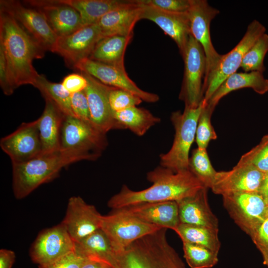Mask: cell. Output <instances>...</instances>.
Returning <instances> with one entry per match:
<instances>
[{"instance_id":"1","label":"cell","mask_w":268,"mask_h":268,"mask_svg":"<svg viewBox=\"0 0 268 268\" xmlns=\"http://www.w3.org/2000/svg\"><path fill=\"white\" fill-rule=\"evenodd\" d=\"M147 179L152 183L150 187L134 191L124 185L109 200L108 206L114 210L141 203L178 201L205 188L189 169L175 172L158 167L147 173Z\"/></svg>"},{"instance_id":"2","label":"cell","mask_w":268,"mask_h":268,"mask_svg":"<svg viewBox=\"0 0 268 268\" xmlns=\"http://www.w3.org/2000/svg\"><path fill=\"white\" fill-rule=\"evenodd\" d=\"M0 46L6 58L13 90L24 84L34 86L39 74L33 66L45 51L8 13L0 10Z\"/></svg>"},{"instance_id":"3","label":"cell","mask_w":268,"mask_h":268,"mask_svg":"<svg viewBox=\"0 0 268 268\" xmlns=\"http://www.w3.org/2000/svg\"><path fill=\"white\" fill-rule=\"evenodd\" d=\"M83 160L91 159L82 152L60 149L41 154L25 162L12 164L15 197L18 200L25 198L41 185L57 177L63 168Z\"/></svg>"},{"instance_id":"4","label":"cell","mask_w":268,"mask_h":268,"mask_svg":"<svg viewBox=\"0 0 268 268\" xmlns=\"http://www.w3.org/2000/svg\"><path fill=\"white\" fill-rule=\"evenodd\" d=\"M161 228L117 253L115 268H185Z\"/></svg>"},{"instance_id":"5","label":"cell","mask_w":268,"mask_h":268,"mask_svg":"<svg viewBox=\"0 0 268 268\" xmlns=\"http://www.w3.org/2000/svg\"><path fill=\"white\" fill-rule=\"evenodd\" d=\"M207 104L203 99L197 107H185L182 113L177 111L172 114L174 139L170 149L160 156L161 166L175 172L189 170L190 150L196 138L199 117Z\"/></svg>"},{"instance_id":"6","label":"cell","mask_w":268,"mask_h":268,"mask_svg":"<svg viewBox=\"0 0 268 268\" xmlns=\"http://www.w3.org/2000/svg\"><path fill=\"white\" fill-rule=\"evenodd\" d=\"M61 149L78 151L87 155L92 161L98 159L105 149L106 134L91 123L65 115L61 129Z\"/></svg>"},{"instance_id":"7","label":"cell","mask_w":268,"mask_h":268,"mask_svg":"<svg viewBox=\"0 0 268 268\" xmlns=\"http://www.w3.org/2000/svg\"><path fill=\"white\" fill-rule=\"evenodd\" d=\"M266 31V27L260 22L254 20L248 25L244 36L236 46L222 55L216 67L203 83V99L206 103H208L224 81L236 72L247 52Z\"/></svg>"},{"instance_id":"8","label":"cell","mask_w":268,"mask_h":268,"mask_svg":"<svg viewBox=\"0 0 268 268\" xmlns=\"http://www.w3.org/2000/svg\"><path fill=\"white\" fill-rule=\"evenodd\" d=\"M181 56L184 72L179 99L184 101L185 107L195 108L203 98L206 61L202 47L191 34Z\"/></svg>"},{"instance_id":"9","label":"cell","mask_w":268,"mask_h":268,"mask_svg":"<svg viewBox=\"0 0 268 268\" xmlns=\"http://www.w3.org/2000/svg\"><path fill=\"white\" fill-rule=\"evenodd\" d=\"M161 228L134 216L114 210L102 216L101 229L108 238L116 253L135 241Z\"/></svg>"},{"instance_id":"10","label":"cell","mask_w":268,"mask_h":268,"mask_svg":"<svg viewBox=\"0 0 268 268\" xmlns=\"http://www.w3.org/2000/svg\"><path fill=\"white\" fill-rule=\"evenodd\" d=\"M219 13V10L210 6L205 0H191L190 7L187 11L191 34L201 45L205 56L203 82L215 69L222 55L214 48L210 31L211 21Z\"/></svg>"},{"instance_id":"11","label":"cell","mask_w":268,"mask_h":268,"mask_svg":"<svg viewBox=\"0 0 268 268\" xmlns=\"http://www.w3.org/2000/svg\"><path fill=\"white\" fill-rule=\"evenodd\" d=\"M231 217L250 236L268 217V205L258 192H245L222 196Z\"/></svg>"},{"instance_id":"12","label":"cell","mask_w":268,"mask_h":268,"mask_svg":"<svg viewBox=\"0 0 268 268\" xmlns=\"http://www.w3.org/2000/svg\"><path fill=\"white\" fill-rule=\"evenodd\" d=\"M0 7L10 14L45 51L53 52L58 37L40 10L16 0H0Z\"/></svg>"},{"instance_id":"13","label":"cell","mask_w":268,"mask_h":268,"mask_svg":"<svg viewBox=\"0 0 268 268\" xmlns=\"http://www.w3.org/2000/svg\"><path fill=\"white\" fill-rule=\"evenodd\" d=\"M74 68L90 75L107 86L129 91L142 101L154 103L159 99L158 95L139 88L129 77L125 67L107 65L87 58L79 62Z\"/></svg>"},{"instance_id":"14","label":"cell","mask_w":268,"mask_h":268,"mask_svg":"<svg viewBox=\"0 0 268 268\" xmlns=\"http://www.w3.org/2000/svg\"><path fill=\"white\" fill-rule=\"evenodd\" d=\"M0 146L12 164L25 162L41 155L38 120L22 123L14 132L1 138Z\"/></svg>"},{"instance_id":"15","label":"cell","mask_w":268,"mask_h":268,"mask_svg":"<svg viewBox=\"0 0 268 268\" xmlns=\"http://www.w3.org/2000/svg\"><path fill=\"white\" fill-rule=\"evenodd\" d=\"M74 250L75 242L61 223L38 234L31 247L30 256L34 263L41 266Z\"/></svg>"},{"instance_id":"16","label":"cell","mask_w":268,"mask_h":268,"mask_svg":"<svg viewBox=\"0 0 268 268\" xmlns=\"http://www.w3.org/2000/svg\"><path fill=\"white\" fill-rule=\"evenodd\" d=\"M102 38L97 23L84 25L68 35L58 37L53 52L61 56L67 65L74 68L79 62L89 58Z\"/></svg>"},{"instance_id":"17","label":"cell","mask_w":268,"mask_h":268,"mask_svg":"<svg viewBox=\"0 0 268 268\" xmlns=\"http://www.w3.org/2000/svg\"><path fill=\"white\" fill-rule=\"evenodd\" d=\"M102 216L94 205L87 204L79 196H73L68 200L61 223L77 243L101 229Z\"/></svg>"},{"instance_id":"18","label":"cell","mask_w":268,"mask_h":268,"mask_svg":"<svg viewBox=\"0 0 268 268\" xmlns=\"http://www.w3.org/2000/svg\"><path fill=\"white\" fill-rule=\"evenodd\" d=\"M265 174L253 166L237 163L230 170L217 172L210 189L222 196L258 192Z\"/></svg>"},{"instance_id":"19","label":"cell","mask_w":268,"mask_h":268,"mask_svg":"<svg viewBox=\"0 0 268 268\" xmlns=\"http://www.w3.org/2000/svg\"><path fill=\"white\" fill-rule=\"evenodd\" d=\"M81 73L87 80V85L84 91L88 102L92 125L105 134L111 130L120 129L109 103V92L111 87L86 73Z\"/></svg>"},{"instance_id":"20","label":"cell","mask_w":268,"mask_h":268,"mask_svg":"<svg viewBox=\"0 0 268 268\" xmlns=\"http://www.w3.org/2000/svg\"><path fill=\"white\" fill-rule=\"evenodd\" d=\"M25 1L23 2L42 12L58 37L68 35L84 26L79 13L74 8L57 0Z\"/></svg>"},{"instance_id":"21","label":"cell","mask_w":268,"mask_h":268,"mask_svg":"<svg viewBox=\"0 0 268 268\" xmlns=\"http://www.w3.org/2000/svg\"><path fill=\"white\" fill-rule=\"evenodd\" d=\"M142 19L150 20L157 25L174 41L181 55L183 54L191 34L187 12H167L143 3Z\"/></svg>"},{"instance_id":"22","label":"cell","mask_w":268,"mask_h":268,"mask_svg":"<svg viewBox=\"0 0 268 268\" xmlns=\"http://www.w3.org/2000/svg\"><path fill=\"white\" fill-rule=\"evenodd\" d=\"M114 210L174 231L180 223L178 205L175 201L141 203Z\"/></svg>"},{"instance_id":"23","label":"cell","mask_w":268,"mask_h":268,"mask_svg":"<svg viewBox=\"0 0 268 268\" xmlns=\"http://www.w3.org/2000/svg\"><path fill=\"white\" fill-rule=\"evenodd\" d=\"M143 7L142 0H128L125 4L104 15L97 23L103 38L133 35L134 27L141 19Z\"/></svg>"},{"instance_id":"24","label":"cell","mask_w":268,"mask_h":268,"mask_svg":"<svg viewBox=\"0 0 268 268\" xmlns=\"http://www.w3.org/2000/svg\"><path fill=\"white\" fill-rule=\"evenodd\" d=\"M206 190L203 188L177 201L180 223L218 229V219L208 203Z\"/></svg>"},{"instance_id":"25","label":"cell","mask_w":268,"mask_h":268,"mask_svg":"<svg viewBox=\"0 0 268 268\" xmlns=\"http://www.w3.org/2000/svg\"><path fill=\"white\" fill-rule=\"evenodd\" d=\"M44 111L38 120L42 153L48 154L61 149V132L65 115L57 106L45 99Z\"/></svg>"},{"instance_id":"26","label":"cell","mask_w":268,"mask_h":268,"mask_svg":"<svg viewBox=\"0 0 268 268\" xmlns=\"http://www.w3.org/2000/svg\"><path fill=\"white\" fill-rule=\"evenodd\" d=\"M251 88L262 95L268 91V79L259 71L235 72L228 77L213 93L207 104L215 108L220 100L230 92Z\"/></svg>"},{"instance_id":"27","label":"cell","mask_w":268,"mask_h":268,"mask_svg":"<svg viewBox=\"0 0 268 268\" xmlns=\"http://www.w3.org/2000/svg\"><path fill=\"white\" fill-rule=\"evenodd\" d=\"M75 251L84 258L98 261L115 268L116 252L101 229L75 243Z\"/></svg>"},{"instance_id":"28","label":"cell","mask_w":268,"mask_h":268,"mask_svg":"<svg viewBox=\"0 0 268 268\" xmlns=\"http://www.w3.org/2000/svg\"><path fill=\"white\" fill-rule=\"evenodd\" d=\"M133 35H112L102 38L96 44L89 59L107 65L124 67L127 47Z\"/></svg>"},{"instance_id":"29","label":"cell","mask_w":268,"mask_h":268,"mask_svg":"<svg viewBox=\"0 0 268 268\" xmlns=\"http://www.w3.org/2000/svg\"><path fill=\"white\" fill-rule=\"evenodd\" d=\"M68 5L79 14L83 25L96 24L106 13L125 3L121 0H57Z\"/></svg>"},{"instance_id":"30","label":"cell","mask_w":268,"mask_h":268,"mask_svg":"<svg viewBox=\"0 0 268 268\" xmlns=\"http://www.w3.org/2000/svg\"><path fill=\"white\" fill-rule=\"evenodd\" d=\"M113 116L120 129H128L138 136L144 135L152 126L160 122L159 118L148 110L136 106L113 112Z\"/></svg>"},{"instance_id":"31","label":"cell","mask_w":268,"mask_h":268,"mask_svg":"<svg viewBox=\"0 0 268 268\" xmlns=\"http://www.w3.org/2000/svg\"><path fill=\"white\" fill-rule=\"evenodd\" d=\"M174 231L182 242L202 246L219 252L220 242L217 228L180 223Z\"/></svg>"},{"instance_id":"32","label":"cell","mask_w":268,"mask_h":268,"mask_svg":"<svg viewBox=\"0 0 268 268\" xmlns=\"http://www.w3.org/2000/svg\"><path fill=\"white\" fill-rule=\"evenodd\" d=\"M33 86L39 89L45 99L54 102L65 115L75 117L71 107V94L61 83L50 81L44 75L39 74Z\"/></svg>"},{"instance_id":"33","label":"cell","mask_w":268,"mask_h":268,"mask_svg":"<svg viewBox=\"0 0 268 268\" xmlns=\"http://www.w3.org/2000/svg\"><path fill=\"white\" fill-rule=\"evenodd\" d=\"M189 169L206 188H211L217 171L213 167L206 149H194L189 159Z\"/></svg>"},{"instance_id":"34","label":"cell","mask_w":268,"mask_h":268,"mask_svg":"<svg viewBox=\"0 0 268 268\" xmlns=\"http://www.w3.org/2000/svg\"><path fill=\"white\" fill-rule=\"evenodd\" d=\"M184 258L191 268H211L218 261V253L199 245L182 242Z\"/></svg>"},{"instance_id":"35","label":"cell","mask_w":268,"mask_h":268,"mask_svg":"<svg viewBox=\"0 0 268 268\" xmlns=\"http://www.w3.org/2000/svg\"><path fill=\"white\" fill-rule=\"evenodd\" d=\"M268 52V34L265 33L247 52L240 67L245 72L259 71L263 73L266 70L264 58Z\"/></svg>"},{"instance_id":"36","label":"cell","mask_w":268,"mask_h":268,"mask_svg":"<svg viewBox=\"0 0 268 268\" xmlns=\"http://www.w3.org/2000/svg\"><path fill=\"white\" fill-rule=\"evenodd\" d=\"M214 109L207 104L200 114L196 133V141L198 148L206 149L210 141L217 138L211 123V116Z\"/></svg>"},{"instance_id":"37","label":"cell","mask_w":268,"mask_h":268,"mask_svg":"<svg viewBox=\"0 0 268 268\" xmlns=\"http://www.w3.org/2000/svg\"><path fill=\"white\" fill-rule=\"evenodd\" d=\"M239 163L254 167L266 173L268 172V134L264 136L259 143L243 154Z\"/></svg>"},{"instance_id":"38","label":"cell","mask_w":268,"mask_h":268,"mask_svg":"<svg viewBox=\"0 0 268 268\" xmlns=\"http://www.w3.org/2000/svg\"><path fill=\"white\" fill-rule=\"evenodd\" d=\"M109 101L113 112L136 106L143 101L140 98L129 91L113 87H111L109 92Z\"/></svg>"},{"instance_id":"39","label":"cell","mask_w":268,"mask_h":268,"mask_svg":"<svg viewBox=\"0 0 268 268\" xmlns=\"http://www.w3.org/2000/svg\"><path fill=\"white\" fill-rule=\"evenodd\" d=\"M144 4L174 13H186L189 9L191 0H142Z\"/></svg>"},{"instance_id":"40","label":"cell","mask_w":268,"mask_h":268,"mask_svg":"<svg viewBox=\"0 0 268 268\" xmlns=\"http://www.w3.org/2000/svg\"><path fill=\"white\" fill-rule=\"evenodd\" d=\"M70 102L72 111L75 117L82 121L91 123L88 102L84 90L71 94Z\"/></svg>"},{"instance_id":"41","label":"cell","mask_w":268,"mask_h":268,"mask_svg":"<svg viewBox=\"0 0 268 268\" xmlns=\"http://www.w3.org/2000/svg\"><path fill=\"white\" fill-rule=\"evenodd\" d=\"M254 243L260 250L264 263L268 268V217L250 235Z\"/></svg>"},{"instance_id":"42","label":"cell","mask_w":268,"mask_h":268,"mask_svg":"<svg viewBox=\"0 0 268 268\" xmlns=\"http://www.w3.org/2000/svg\"><path fill=\"white\" fill-rule=\"evenodd\" d=\"M84 259L75 251L70 252L47 265L39 268H81Z\"/></svg>"},{"instance_id":"43","label":"cell","mask_w":268,"mask_h":268,"mask_svg":"<svg viewBox=\"0 0 268 268\" xmlns=\"http://www.w3.org/2000/svg\"><path fill=\"white\" fill-rule=\"evenodd\" d=\"M61 84L71 94L84 90L87 85V80L81 72L72 73L66 76Z\"/></svg>"},{"instance_id":"44","label":"cell","mask_w":268,"mask_h":268,"mask_svg":"<svg viewBox=\"0 0 268 268\" xmlns=\"http://www.w3.org/2000/svg\"><path fill=\"white\" fill-rule=\"evenodd\" d=\"M0 85L4 94L10 95L14 90L12 88L8 77L7 65L4 52L0 46Z\"/></svg>"},{"instance_id":"45","label":"cell","mask_w":268,"mask_h":268,"mask_svg":"<svg viewBox=\"0 0 268 268\" xmlns=\"http://www.w3.org/2000/svg\"><path fill=\"white\" fill-rule=\"evenodd\" d=\"M13 251L2 249L0 250V268H11L15 261Z\"/></svg>"},{"instance_id":"46","label":"cell","mask_w":268,"mask_h":268,"mask_svg":"<svg viewBox=\"0 0 268 268\" xmlns=\"http://www.w3.org/2000/svg\"><path fill=\"white\" fill-rule=\"evenodd\" d=\"M109 266L101 262L84 258L81 268H106Z\"/></svg>"},{"instance_id":"47","label":"cell","mask_w":268,"mask_h":268,"mask_svg":"<svg viewBox=\"0 0 268 268\" xmlns=\"http://www.w3.org/2000/svg\"><path fill=\"white\" fill-rule=\"evenodd\" d=\"M258 193L262 196L268 205V172L265 174L264 177Z\"/></svg>"},{"instance_id":"48","label":"cell","mask_w":268,"mask_h":268,"mask_svg":"<svg viewBox=\"0 0 268 268\" xmlns=\"http://www.w3.org/2000/svg\"><path fill=\"white\" fill-rule=\"evenodd\" d=\"M106 268H113L112 267H110V266H108Z\"/></svg>"},{"instance_id":"49","label":"cell","mask_w":268,"mask_h":268,"mask_svg":"<svg viewBox=\"0 0 268 268\" xmlns=\"http://www.w3.org/2000/svg\"><path fill=\"white\" fill-rule=\"evenodd\" d=\"M267 214H268V213H267Z\"/></svg>"}]
</instances>
